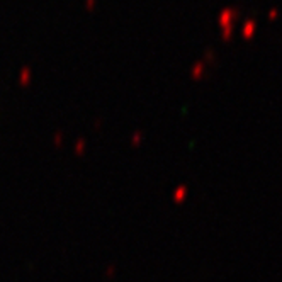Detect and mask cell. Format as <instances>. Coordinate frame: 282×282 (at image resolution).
<instances>
[{"label":"cell","instance_id":"cell-1","mask_svg":"<svg viewBox=\"0 0 282 282\" xmlns=\"http://www.w3.org/2000/svg\"><path fill=\"white\" fill-rule=\"evenodd\" d=\"M240 17H241L240 7H235V5L223 7L216 16V24L219 26V29H223V27H228V26H235V22H237Z\"/></svg>","mask_w":282,"mask_h":282},{"label":"cell","instance_id":"cell-2","mask_svg":"<svg viewBox=\"0 0 282 282\" xmlns=\"http://www.w3.org/2000/svg\"><path fill=\"white\" fill-rule=\"evenodd\" d=\"M240 33H241V38L247 39V41H250V39H252L253 36L257 34V21L253 19V17H248V19H245Z\"/></svg>","mask_w":282,"mask_h":282},{"label":"cell","instance_id":"cell-3","mask_svg":"<svg viewBox=\"0 0 282 282\" xmlns=\"http://www.w3.org/2000/svg\"><path fill=\"white\" fill-rule=\"evenodd\" d=\"M233 34H235V26H228L221 29V39H223L224 43H230L231 39H233Z\"/></svg>","mask_w":282,"mask_h":282},{"label":"cell","instance_id":"cell-4","mask_svg":"<svg viewBox=\"0 0 282 282\" xmlns=\"http://www.w3.org/2000/svg\"><path fill=\"white\" fill-rule=\"evenodd\" d=\"M279 16H281V12H279L277 7H270V9L267 10V19H269L270 22H274V21L279 19Z\"/></svg>","mask_w":282,"mask_h":282},{"label":"cell","instance_id":"cell-5","mask_svg":"<svg viewBox=\"0 0 282 282\" xmlns=\"http://www.w3.org/2000/svg\"><path fill=\"white\" fill-rule=\"evenodd\" d=\"M202 70H204V63L202 62H197L194 66H192V77L194 78H199L202 75Z\"/></svg>","mask_w":282,"mask_h":282},{"label":"cell","instance_id":"cell-6","mask_svg":"<svg viewBox=\"0 0 282 282\" xmlns=\"http://www.w3.org/2000/svg\"><path fill=\"white\" fill-rule=\"evenodd\" d=\"M97 2H99V0H85V2H84L85 10H88V12H94V10L97 9Z\"/></svg>","mask_w":282,"mask_h":282}]
</instances>
